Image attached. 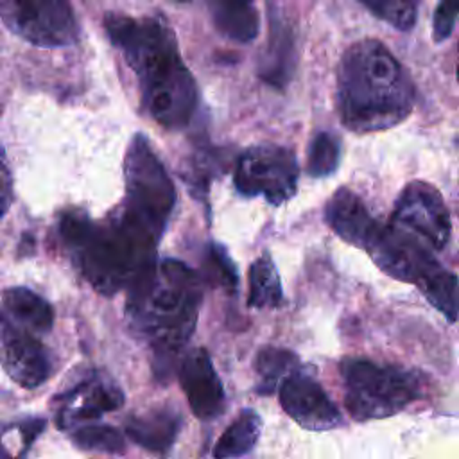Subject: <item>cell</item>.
I'll use <instances>...</instances> for the list:
<instances>
[{
  "label": "cell",
  "mask_w": 459,
  "mask_h": 459,
  "mask_svg": "<svg viewBox=\"0 0 459 459\" xmlns=\"http://www.w3.org/2000/svg\"><path fill=\"white\" fill-rule=\"evenodd\" d=\"M179 384L199 420H213L224 411L222 382L206 350L194 348L181 359Z\"/></svg>",
  "instance_id": "cell-13"
},
{
  "label": "cell",
  "mask_w": 459,
  "mask_h": 459,
  "mask_svg": "<svg viewBox=\"0 0 459 459\" xmlns=\"http://www.w3.org/2000/svg\"><path fill=\"white\" fill-rule=\"evenodd\" d=\"M181 427V418L169 407H156L134 414L126 421V434L131 441L151 452H167Z\"/></svg>",
  "instance_id": "cell-16"
},
{
  "label": "cell",
  "mask_w": 459,
  "mask_h": 459,
  "mask_svg": "<svg viewBox=\"0 0 459 459\" xmlns=\"http://www.w3.org/2000/svg\"><path fill=\"white\" fill-rule=\"evenodd\" d=\"M457 77H459V48H457Z\"/></svg>",
  "instance_id": "cell-30"
},
{
  "label": "cell",
  "mask_w": 459,
  "mask_h": 459,
  "mask_svg": "<svg viewBox=\"0 0 459 459\" xmlns=\"http://www.w3.org/2000/svg\"><path fill=\"white\" fill-rule=\"evenodd\" d=\"M13 197V174L7 163L5 149L0 145V219H4V215L9 212Z\"/></svg>",
  "instance_id": "cell-29"
},
{
  "label": "cell",
  "mask_w": 459,
  "mask_h": 459,
  "mask_svg": "<svg viewBox=\"0 0 459 459\" xmlns=\"http://www.w3.org/2000/svg\"><path fill=\"white\" fill-rule=\"evenodd\" d=\"M56 403L59 405L56 425L63 430H72L84 421H95L102 414L120 409L124 393L108 375L90 371L82 380L57 394Z\"/></svg>",
  "instance_id": "cell-11"
},
{
  "label": "cell",
  "mask_w": 459,
  "mask_h": 459,
  "mask_svg": "<svg viewBox=\"0 0 459 459\" xmlns=\"http://www.w3.org/2000/svg\"><path fill=\"white\" fill-rule=\"evenodd\" d=\"M281 301V281L269 253L258 256L249 267L247 305L253 308L278 307Z\"/></svg>",
  "instance_id": "cell-20"
},
{
  "label": "cell",
  "mask_w": 459,
  "mask_h": 459,
  "mask_svg": "<svg viewBox=\"0 0 459 459\" xmlns=\"http://www.w3.org/2000/svg\"><path fill=\"white\" fill-rule=\"evenodd\" d=\"M0 364L13 382L34 389L50 377V357L29 328L14 323L0 308Z\"/></svg>",
  "instance_id": "cell-10"
},
{
  "label": "cell",
  "mask_w": 459,
  "mask_h": 459,
  "mask_svg": "<svg viewBox=\"0 0 459 459\" xmlns=\"http://www.w3.org/2000/svg\"><path fill=\"white\" fill-rule=\"evenodd\" d=\"M326 224L348 244L366 249L377 230L380 228V221H377L360 201L348 188H339L325 208Z\"/></svg>",
  "instance_id": "cell-15"
},
{
  "label": "cell",
  "mask_w": 459,
  "mask_h": 459,
  "mask_svg": "<svg viewBox=\"0 0 459 459\" xmlns=\"http://www.w3.org/2000/svg\"><path fill=\"white\" fill-rule=\"evenodd\" d=\"M0 20L36 47H68L79 38L72 0H0Z\"/></svg>",
  "instance_id": "cell-7"
},
{
  "label": "cell",
  "mask_w": 459,
  "mask_h": 459,
  "mask_svg": "<svg viewBox=\"0 0 459 459\" xmlns=\"http://www.w3.org/2000/svg\"><path fill=\"white\" fill-rule=\"evenodd\" d=\"M210 14L215 29L237 43L253 41L260 30L255 0H210Z\"/></svg>",
  "instance_id": "cell-17"
},
{
  "label": "cell",
  "mask_w": 459,
  "mask_h": 459,
  "mask_svg": "<svg viewBox=\"0 0 459 459\" xmlns=\"http://www.w3.org/2000/svg\"><path fill=\"white\" fill-rule=\"evenodd\" d=\"M429 249H443L450 237V213L441 194L425 181H411L400 192L391 221Z\"/></svg>",
  "instance_id": "cell-9"
},
{
  "label": "cell",
  "mask_w": 459,
  "mask_h": 459,
  "mask_svg": "<svg viewBox=\"0 0 459 459\" xmlns=\"http://www.w3.org/2000/svg\"><path fill=\"white\" fill-rule=\"evenodd\" d=\"M281 409L303 429L330 430L341 423V414L319 382L310 375L290 371L280 384Z\"/></svg>",
  "instance_id": "cell-12"
},
{
  "label": "cell",
  "mask_w": 459,
  "mask_h": 459,
  "mask_svg": "<svg viewBox=\"0 0 459 459\" xmlns=\"http://www.w3.org/2000/svg\"><path fill=\"white\" fill-rule=\"evenodd\" d=\"M377 18L387 22L398 30H411L418 18L421 0H359Z\"/></svg>",
  "instance_id": "cell-26"
},
{
  "label": "cell",
  "mask_w": 459,
  "mask_h": 459,
  "mask_svg": "<svg viewBox=\"0 0 459 459\" xmlns=\"http://www.w3.org/2000/svg\"><path fill=\"white\" fill-rule=\"evenodd\" d=\"M43 429H45L43 418H27L4 427L0 434V455L4 457L25 455L27 448L43 432Z\"/></svg>",
  "instance_id": "cell-24"
},
{
  "label": "cell",
  "mask_w": 459,
  "mask_h": 459,
  "mask_svg": "<svg viewBox=\"0 0 459 459\" xmlns=\"http://www.w3.org/2000/svg\"><path fill=\"white\" fill-rule=\"evenodd\" d=\"M269 38L258 61V75L273 88H285L296 66L294 30L274 0L267 7Z\"/></svg>",
  "instance_id": "cell-14"
},
{
  "label": "cell",
  "mask_w": 459,
  "mask_h": 459,
  "mask_svg": "<svg viewBox=\"0 0 459 459\" xmlns=\"http://www.w3.org/2000/svg\"><path fill=\"white\" fill-rule=\"evenodd\" d=\"M57 233L84 278L106 296L133 287L156 264L163 235L124 203L102 222L74 208L63 212Z\"/></svg>",
  "instance_id": "cell-2"
},
{
  "label": "cell",
  "mask_w": 459,
  "mask_h": 459,
  "mask_svg": "<svg viewBox=\"0 0 459 459\" xmlns=\"http://www.w3.org/2000/svg\"><path fill=\"white\" fill-rule=\"evenodd\" d=\"M298 357L283 348L265 346L256 355V373H258V387L256 393L271 394L278 384L294 369Z\"/></svg>",
  "instance_id": "cell-22"
},
{
  "label": "cell",
  "mask_w": 459,
  "mask_h": 459,
  "mask_svg": "<svg viewBox=\"0 0 459 459\" xmlns=\"http://www.w3.org/2000/svg\"><path fill=\"white\" fill-rule=\"evenodd\" d=\"M262 429L260 416L251 411L244 409L237 420L224 430V434L219 437L212 455L213 457H240L251 452L255 446Z\"/></svg>",
  "instance_id": "cell-21"
},
{
  "label": "cell",
  "mask_w": 459,
  "mask_h": 459,
  "mask_svg": "<svg viewBox=\"0 0 459 459\" xmlns=\"http://www.w3.org/2000/svg\"><path fill=\"white\" fill-rule=\"evenodd\" d=\"M418 289L448 321L457 319L459 312V278L436 264L420 281Z\"/></svg>",
  "instance_id": "cell-19"
},
{
  "label": "cell",
  "mask_w": 459,
  "mask_h": 459,
  "mask_svg": "<svg viewBox=\"0 0 459 459\" xmlns=\"http://www.w3.org/2000/svg\"><path fill=\"white\" fill-rule=\"evenodd\" d=\"M412 104V81L384 43L360 39L342 54L337 70V109L348 129H389L409 117Z\"/></svg>",
  "instance_id": "cell-4"
},
{
  "label": "cell",
  "mask_w": 459,
  "mask_h": 459,
  "mask_svg": "<svg viewBox=\"0 0 459 459\" xmlns=\"http://www.w3.org/2000/svg\"><path fill=\"white\" fill-rule=\"evenodd\" d=\"M233 181L246 197L262 195L271 204H281L296 192V154L273 143L249 147L237 160Z\"/></svg>",
  "instance_id": "cell-8"
},
{
  "label": "cell",
  "mask_w": 459,
  "mask_h": 459,
  "mask_svg": "<svg viewBox=\"0 0 459 459\" xmlns=\"http://www.w3.org/2000/svg\"><path fill=\"white\" fill-rule=\"evenodd\" d=\"M124 204L165 231L176 206V188L145 134L136 133L124 160Z\"/></svg>",
  "instance_id": "cell-6"
},
{
  "label": "cell",
  "mask_w": 459,
  "mask_h": 459,
  "mask_svg": "<svg viewBox=\"0 0 459 459\" xmlns=\"http://www.w3.org/2000/svg\"><path fill=\"white\" fill-rule=\"evenodd\" d=\"M459 18V0H439L432 18V36L434 41H445Z\"/></svg>",
  "instance_id": "cell-28"
},
{
  "label": "cell",
  "mask_w": 459,
  "mask_h": 459,
  "mask_svg": "<svg viewBox=\"0 0 459 459\" xmlns=\"http://www.w3.org/2000/svg\"><path fill=\"white\" fill-rule=\"evenodd\" d=\"M2 310L30 332L47 333L54 325V308L29 287H9L2 292Z\"/></svg>",
  "instance_id": "cell-18"
},
{
  "label": "cell",
  "mask_w": 459,
  "mask_h": 459,
  "mask_svg": "<svg viewBox=\"0 0 459 459\" xmlns=\"http://www.w3.org/2000/svg\"><path fill=\"white\" fill-rule=\"evenodd\" d=\"M341 377L344 382V405L359 421L393 416L423 393L420 373L368 359L342 360Z\"/></svg>",
  "instance_id": "cell-5"
},
{
  "label": "cell",
  "mask_w": 459,
  "mask_h": 459,
  "mask_svg": "<svg viewBox=\"0 0 459 459\" xmlns=\"http://www.w3.org/2000/svg\"><path fill=\"white\" fill-rule=\"evenodd\" d=\"M70 439L75 446L88 450V452H100V454H122L124 436L118 429L104 423H81L72 429Z\"/></svg>",
  "instance_id": "cell-23"
},
{
  "label": "cell",
  "mask_w": 459,
  "mask_h": 459,
  "mask_svg": "<svg viewBox=\"0 0 459 459\" xmlns=\"http://www.w3.org/2000/svg\"><path fill=\"white\" fill-rule=\"evenodd\" d=\"M203 298L201 278L186 264L165 258L133 285L126 303L131 330L145 341L158 375L169 371L197 323Z\"/></svg>",
  "instance_id": "cell-3"
},
{
  "label": "cell",
  "mask_w": 459,
  "mask_h": 459,
  "mask_svg": "<svg viewBox=\"0 0 459 459\" xmlns=\"http://www.w3.org/2000/svg\"><path fill=\"white\" fill-rule=\"evenodd\" d=\"M339 140L321 131L314 136L308 147V158H307V170L312 178H325L335 172L339 165Z\"/></svg>",
  "instance_id": "cell-25"
},
{
  "label": "cell",
  "mask_w": 459,
  "mask_h": 459,
  "mask_svg": "<svg viewBox=\"0 0 459 459\" xmlns=\"http://www.w3.org/2000/svg\"><path fill=\"white\" fill-rule=\"evenodd\" d=\"M176 2H190V0H176Z\"/></svg>",
  "instance_id": "cell-31"
},
{
  "label": "cell",
  "mask_w": 459,
  "mask_h": 459,
  "mask_svg": "<svg viewBox=\"0 0 459 459\" xmlns=\"http://www.w3.org/2000/svg\"><path fill=\"white\" fill-rule=\"evenodd\" d=\"M104 29L134 72L145 111L163 127H185L197 108L195 81L181 59L176 36L160 16L106 13Z\"/></svg>",
  "instance_id": "cell-1"
},
{
  "label": "cell",
  "mask_w": 459,
  "mask_h": 459,
  "mask_svg": "<svg viewBox=\"0 0 459 459\" xmlns=\"http://www.w3.org/2000/svg\"><path fill=\"white\" fill-rule=\"evenodd\" d=\"M206 273H208V278L213 283L222 285L228 290H235V287L238 285V276H237L235 264L231 262L226 249L222 246H219L217 242H213L208 249Z\"/></svg>",
  "instance_id": "cell-27"
}]
</instances>
